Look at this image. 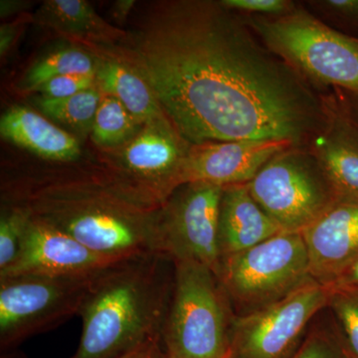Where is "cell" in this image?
<instances>
[{
    "label": "cell",
    "mask_w": 358,
    "mask_h": 358,
    "mask_svg": "<svg viewBox=\"0 0 358 358\" xmlns=\"http://www.w3.org/2000/svg\"><path fill=\"white\" fill-rule=\"evenodd\" d=\"M190 145L167 117L141 127L120 157L122 180L162 205L181 182V171Z\"/></svg>",
    "instance_id": "cell-11"
},
{
    "label": "cell",
    "mask_w": 358,
    "mask_h": 358,
    "mask_svg": "<svg viewBox=\"0 0 358 358\" xmlns=\"http://www.w3.org/2000/svg\"><path fill=\"white\" fill-rule=\"evenodd\" d=\"M223 188L195 181L178 186L162 205L160 253L174 263L194 262L217 275L221 264L219 212Z\"/></svg>",
    "instance_id": "cell-9"
},
{
    "label": "cell",
    "mask_w": 358,
    "mask_h": 358,
    "mask_svg": "<svg viewBox=\"0 0 358 358\" xmlns=\"http://www.w3.org/2000/svg\"><path fill=\"white\" fill-rule=\"evenodd\" d=\"M119 358H166V355L162 346V338H157L147 341L133 352Z\"/></svg>",
    "instance_id": "cell-29"
},
{
    "label": "cell",
    "mask_w": 358,
    "mask_h": 358,
    "mask_svg": "<svg viewBox=\"0 0 358 358\" xmlns=\"http://www.w3.org/2000/svg\"><path fill=\"white\" fill-rule=\"evenodd\" d=\"M0 358H25L20 357V355H15V353H13L11 352H2L1 357Z\"/></svg>",
    "instance_id": "cell-34"
},
{
    "label": "cell",
    "mask_w": 358,
    "mask_h": 358,
    "mask_svg": "<svg viewBox=\"0 0 358 358\" xmlns=\"http://www.w3.org/2000/svg\"><path fill=\"white\" fill-rule=\"evenodd\" d=\"M4 202L22 207L33 220L102 255L124 259L160 253L162 205L115 173L21 178L4 186Z\"/></svg>",
    "instance_id": "cell-2"
},
{
    "label": "cell",
    "mask_w": 358,
    "mask_h": 358,
    "mask_svg": "<svg viewBox=\"0 0 358 358\" xmlns=\"http://www.w3.org/2000/svg\"><path fill=\"white\" fill-rule=\"evenodd\" d=\"M305 6L334 29L358 35V0H313Z\"/></svg>",
    "instance_id": "cell-25"
},
{
    "label": "cell",
    "mask_w": 358,
    "mask_h": 358,
    "mask_svg": "<svg viewBox=\"0 0 358 358\" xmlns=\"http://www.w3.org/2000/svg\"><path fill=\"white\" fill-rule=\"evenodd\" d=\"M217 275L241 315L281 300L312 278L303 235L282 231L252 248L224 257Z\"/></svg>",
    "instance_id": "cell-6"
},
{
    "label": "cell",
    "mask_w": 358,
    "mask_h": 358,
    "mask_svg": "<svg viewBox=\"0 0 358 358\" xmlns=\"http://www.w3.org/2000/svg\"><path fill=\"white\" fill-rule=\"evenodd\" d=\"M173 294L162 333L166 358H230L235 317L210 268L174 263Z\"/></svg>",
    "instance_id": "cell-5"
},
{
    "label": "cell",
    "mask_w": 358,
    "mask_h": 358,
    "mask_svg": "<svg viewBox=\"0 0 358 358\" xmlns=\"http://www.w3.org/2000/svg\"><path fill=\"white\" fill-rule=\"evenodd\" d=\"M230 358H233V357H230Z\"/></svg>",
    "instance_id": "cell-35"
},
{
    "label": "cell",
    "mask_w": 358,
    "mask_h": 358,
    "mask_svg": "<svg viewBox=\"0 0 358 358\" xmlns=\"http://www.w3.org/2000/svg\"><path fill=\"white\" fill-rule=\"evenodd\" d=\"M176 265L160 253L122 259L92 281L79 317L82 334L72 358H119L162 338Z\"/></svg>",
    "instance_id": "cell-3"
},
{
    "label": "cell",
    "mask_w": 358,
    "mask_h": 358,
    "mask_svg": "<svg viewBox=\"0 0 358 358\" xmlns=\"http://www.w3.org/2000/svg\"><path fill=\"white\" fill-rule=\"evenodd\" d=\"M282 231L257 203L247 185L223 188L219 212V247L222 258L252 248Z\"/></svg>",
    "instance_id": "cell-16"
},
{
    "label": "cell",
    "mask_w": 358,
    "mask_h": 358,
    "mask_svg": "<svg viewBox=\"0 0 358 358\" xmlns=\"http://www.w3.org/2000/svg\"><path fill=\"white\" fill-rule=\"evenodd\" d=\"M141 128V124L117 99L103 95L92 128V136L96 145L102 147L126 145Z\"/></svg>",
    "instance_id": "cell-22"
},
{
    "label": "cell",
    "mask_w": 358,
    "mask_h": 358,
    "mask_svg": "<svg viewBox=\"0 0 358 358\" xmlns=\"http://www.w3.org/2000/svg\"><path fill=\"white\" fill-rule=\"evenodd\" d=\"M338 91L341 94L343 103H345L346 110H348L352 119L358 124V95L346 93V92L341 91V90H338Z\"/></svg>",
    "instance_id": "cell-33"
},
{
    "label": "cell",
    "mask_w": 358,
    "mask_h": 358,
    "mask_svg": "<svg viewBox=\"0 0 358 358\" xmlns=\"http://www.w3.org/2000/svg\"><path fill=\"white\" fill-rule=\"evenodd\" d=\"M0 134L45 159L70 162L78 159L81 152L74 136L28 108L13 107L4 113Z\"/></svg>",
    "instance_id": "cell-17"
},
{
    "label": "cell",
    "mask_w": 358,
    "mask_h": 358,
    "mask_svg": "<svg viewBox=\"0 0 358 358\" xmlns=\"http://www.w3.org/2000/svg\"><path fill=\"white\" fill-rule=\"evenodd\" d=\"M345 339L346 350L358 358V288L331 287L329 305Z\"/></svg>",
    "instance_id": "cell-24"
},
{
    "label": "cell",
    "mask_w": 358,
    "mask_h": 358,
    "mask_svg": "<svg viewBox=\"0 0 358 358\" xmlns=\"http://www.w3.org/2000/svg\"><path fill=\"white\" fill-rule=\"evenodd\" d=\"M292 358H352L326 331H313Z\"/></svg>",
    "instance_id": "cell-26"
},
{
    "label": "cell",
    "mask_w": 358,
    "mask_h": 358,
    "mask_svg": "<svg viewBox=\"0 0 358 358\" xmlns=\"http://www.w3.org/2000/svg\"><path fill=\"white\" fill-rule=\"evenodd\" d=\"M331 287L313 278L288 296L235 317L233 358H286L317 313L329 305Z\"/></svg>",
    "instance_id": "cell-10"
},
{
    "label": "cell",
    "mask_w": 358,
    "mask_h": 358,
    "mask_svg": "<svg viewBox=\"0 0 358 358\" xmlns=\"http://www.w3.org/2000/svg\"><path fill=\"white\" fill-rule=\"evenodd\" d=\"M134 3H136V1H134V0H120V1L115 2L112 9V14L115 20L117 21L126 20Z\"/></svg>",
    "instance_id": "cell-32"
},
{
    "label": "cell",
    "mask_w": 358,
    "mask_h": 358,
    "mask_svg": "<svg viewBox=\"0 0 358 358\" xmlns=\"http://www.w3.org/2000/svg\"><path fill=\"white\" fill-rule=\"evenodd\" d=\"M122 259L96 253L48 224L30 220L20 253L0 277L44 275L94 277Z\"/></svg>",
    "instance_id": "cell-12"
},
{
    "label": "cell",
    "mask_w": 358,
    "mask_h": 358,
    "mask_svg": "<svg viewBox=\"0 0 358 358\" xmlns=\"http://www.w3.org/2000/svg\"><path fill=\"white\" fill-rule=\"evenodd\" d=\"M39 24L47 26L68 36L108 42L124 37L96 14L94 7L83 0H48L35 16Z\"/></svg>",
    "instance_id": "cell-19"
},
{
    "label": "cell",
    "mask_w": 358,
    "mask_h": 358,
    "mask_svg": "<svg viewBox=\"0 0 358 358\" xmlns=\"http://www.w3.org/2000/svg\"><path fill=\"white\" fill-rule=\"evenodd\" d=\"M294 148L287 141H231L190 145L181 171L182 185L195 181L227 187L248 185L275 155Z\"/></svg>",
    "instance_id": "cell-13"
},
{
    "label": "cell",
    "mask_w": 358,
    "mask_h": 358,
    "mask_svg": "<svg viewBox=\"0 0 358 358\" xmlns=\"http://www.w3.org/2000/svg\"><path fill=\"white\" fill-rule=\"evenodd\" d=\"M331 287L358 288V259L350 266Z\"/></svg>",
    "instance_id": "cell-30"
},
{
    "label": "cell",
    "mask_w": 358,
    "mask_h": 358,
    "mask_svg": "<svg viewBox=\"0 0 358 358\" xmlns=\"http://www.w3.org/2000/svg\"><path fill=\"white\" fill-rule=\"evenodd\" d=\"M30 220L29 214L22 207L7 202L2 204L0 216V273L4 272L15 261Z\"/></svg>",
    "instance_id": "cell-23"
},
{
    "label": "cell",
    "mask_w": 358,
    "mask_h": 358,
    "mask_svg": "<svg viewBox=\"0 0 358 358\" xmlns=\"http://www.w3.org/2000/svg\"><path fill=\"white\" fill-rule=\"evenodd\" d=\"M95 277H0L1 352H11L26 339L79 315Z\"/></svg>",
    "instance_id": "cell-8"
},
{
    "label": "cell",
    "mask_w": 358,
    "mask_h": 358,
    "mask_svg": "<svg viewBox=\"0 0 358 358\" xmlns=\"http://www.w3.org/2000/svg\"><path fill=\"white\" fill-rule=\"evenodd\" d=\"M96 85V78L94 76H82V75H71L54 78L41 85L35 92H38L40 96L50 99L68 98L92 88Z\"/></svg>",
    "instance_id": "cell-28"
},
{
    "label": "cell",
    "mask_w": 358,
    "mask_h": 358,
    "mask_svg": "<svg viewBox=\"0 0 358 358\" xmlns=\"http://www.w3.org/2000/svg\"><path fill=\"white\" fill-rule=\"evenodd\" d=\"M308 148L324 169L336 200L358 202V124L338 90L327 94L326 122Z\"/></svg>",
    "instance_id": "cell-14"
},
{
    "label": "cell",
    "mask_w": 358,
    "mask_h": 358,
    "mask_svg": "<svg viewBox=\"0 0 358 358\" xmlns=\"http://www.w3.org/2000/svg\"><path fill=\"white\" fill-rule=\"evenodd\" d=\"M301 235L310 277L331 286L358 259V202L336 201Z\"/></svg>",
    "instance_id": "cell-15"
},
{
    "label": "cell",
    "mask_w": 358,
    "mask_h": 358,
    "mask_svg": "<svg viewBox=\"0 0 358 358\" xmlns=\"http://www.w3.org/2000/svg\"><path fill=\"white\" fill-rule=\"evenodd\" d=\"M98 61L77 48H67L49 54L32 66L26 76L27 88L35 91L54 78L82 75L96 76Z\"/></svg>",
    "instance_id": "cell-21"
},
{
    "label": "cell",
    "mask_w": 358,
    "mask_h": 358,
    "mask_svg": "<svg viewBox=\"0 0 358 358\" xmlns=\"http://www.w3.org/2000/svg\"><path fill=\"white\" fill-rule=\"evenodd\" d=\"M117 54L150 85L190 145L287 141L308 148L329 92L271 51L245 20L213 0L157 2Z\"/></svg>",
    "instance_id": "cell-1"
},
{
    "label": "cell",
    "mask_w": 358,
    "mask_h": 358,
    "mask_svg": "<svg viewBox=\"0 0 358 358\" xmlns=\"http://www.w3.org/2000/svg\"><path fill=\"white\" fill-rule=\"evenodd\" d=\"M16 37V28L13 24L1 26L0 29V52L1 55L6 54L13 46Z\"/></svg>",
    "instance_id": "cell-31"
},
{
    "label": "cell",
    "mask_w": 358,
    "mask_h": 358,
    "mask_svg": "<svg viewBox=\"0 0 358 358\" xmlns=\"http://www.w3.org/2000/svg\"><path fill=\"white\" fill-rule=\"evenodd\" d=\"M221 3L238 13L259 16L284 15L298 6L291 0H221Z\"/></svg>",
    "instance_id": "cell-27"
},
{
    "label": "cell",
    "mask_w": 358,
    "mask_h": 358,
    "mask_svg": "<svg viewBox=\"0 0 358 358\" xmlns=\"http://www.w3.org/2000/svg\"><path fill=\"white\" fill-rule=\"evenodd\" d=\"M103 95L96 84L92 88L68 98L50 99L40 96L36 99V105L51 119L84 134L92 131Z\"/></svg>",
    "instance_id": "cell-20"
},
{
    "label": "cell",
    "mask_w": 358,
    "mask_h": 358,
    "mask_svg": "<svg viewBox=\"0 0 358 358\" xmlns=\"http://www.w3.org/2000/svg\"><path fill=\"white\" fill-rule=\"evenodd\" d=\"M95 78L103 95L117 99L141 127L166 117L150 85L127 63L115 58L98 61Z\"/></svg>",
    "instance_id": "cell-18"
},
{
    "label": "cell",
    "mask_w": 358,
    "mask_h": 358,
    "mask_svg": "<svg viewBox=\"0 0 358 358\" xmlns=\"http://www.w3.org/2000/svg\"><path fill=\"white\" fill-rule=\"evenodd\" d=\"M247 186L257 203L288 232H303L338 201L310 148L282 150Z\"/></svg>",
    "instance_id": "cell-7"
},
{
    "label": "cell",
    "mask_w": 358,
    "mask_h": 358,
    "mask_svg": "<svg viewBox=\"0 0 358 358\" xmlns=\"http://www.w3.org/2000/svg\"><path fill=\"white\" fill-rule=\"evenodd\" d=\"M243 15L263 43L313 86L358 95V37L327 25L303 4L284 15Z\"/></svg>",
    "instance_id": "cell-4"
}]
</instances>
